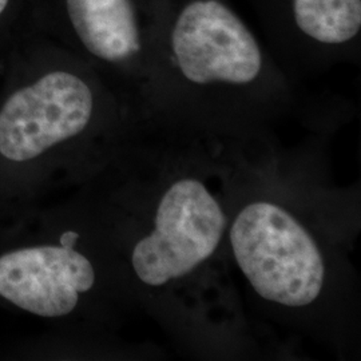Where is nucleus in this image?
Returning <instances> with one entry per match:
<instances>
[{"mask_svg": "<svg viewBox=\"0 0 361 361\" xmlns=\"http://www.w3.org/2000/svg\"><path fill=\"white\" fill-rule=\"evenodd\" d=\"M296 25L302 34L325 44H341L361 28V0H293Z\"/></svg>", "mask_w": 361, "mask_h": 361, "instance_id": "0eeeda50", "label": "nucleus"}, {"mask_svg": "<svg viewBox=\"0 0 361 361\" xmlns=\"http://www.w3.org/2000/svg\"><path fill=\"white\" fill-rule=\"evenodd\" d=\"M133 300L89 197L0 204V308L58 326H104Z\"/></svg>", "mask_w": 361, "mask_h": 361, "instance_id": "7ed1b4c3", "label": "nucleus"}, {"mask_svg": "<svg viewBox=\"0 0 361 361\" xmlns=\"http://www.w3.org/2000/svg\"><path fill=\"white\" fill-rule=\"evenodd\" d=\"M35 0H0V67L30 25Z\"/></svg>", "mask_w": 361, "mask_h": 361, "instance_id": "6e6552de", "label": "nucleus"}, {"mask_svg": "<svg viewBox=\"0 0 361 361\" xmlns=\"http://www.w3.org/2000/svg\"><path fill=\"white\" fill-rule=\"evenodd\" d=\"M30 22L46 34L66 30L102 67L126 68L142 50L133 0H35Z\"/></svg>", "mask_w": 361, "mask_h": 361, "instance_id": "423d86ee", "label": "nucleus"}, {"mask_svg": "<svg viewBox=\"0 0 361 361\" xmlns=\"http://www.w3.org/2000/svg\"><path fill=\"white\" fill-rule=\"evenodd\" d=\"M171 50L182 78L195 86H249L262 71L257 40L219 0L188 4L171 32Z\"/></svg>", "mask_w": 361, "mask_h": 361, "instance_id": "39448f33", "label": "nucleus"}, {"mask_svg": "<svg viewBox=\"0 0 361 361\" xmlns=\"http://www.w3.org/2000/svg\"><path fill=\"white\" fill-rule=\"evenodd\" d=\"M226 245L253 295L281 313H313L335 283V258L323 231L274 192L232 193Z\"/></svg>", "mask_w": 361, "mask_h": 361, "instance_id": "20e7f679", "label": "nucleus"}, {"mask_svg": "<svg viewBox=\"0 0 361 361\" xmlns=\"http://www.w3.org/2000/svg\"><path fill=\"white\" fill-rule=\"evenodd\" d=\"M226 177L198 159L159 158L150 168L126 142L82 186L133 298L190 308L207 277L229 261Z\"/></svg>", "mask_w": 361, "mask_h": 361, "instance_id": "f257e3e1", "label": "nucleus"}, {"mask_svg": "<svg viewBox=\"0 0 361 361\" xmlns=\"http://www.w3.org/2000/svg\"><path fill=\"white\" fill-rule=\"evenodd\" d=\"M0 75V204L80 188L126 142L101 85L31 22Z\"/></svg>", "mask_w": 361, "mask_h": 361, "instance_id": "f03ea898", "label": "nucleus"}]
</instances>
